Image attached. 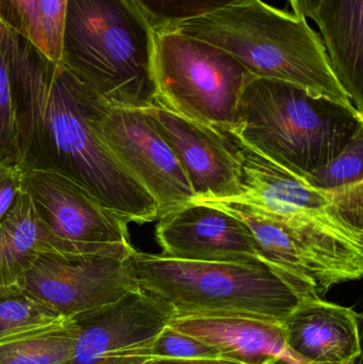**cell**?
Wrapping results in <instances>:
<instances>
[{
    "label": "cell",
    "mask_w": 363,
    "mask_h": 364,
    "mask_svg": "<svg viewBox=\"0 0 363 364\" xmlns=\"http://www.w3.org/2000/svg\"><path fill=\"white\" fill-rule=\"evenodd\" d=\"M0 38L10 70L19 170L63 175L126 222L157 220L155 199L94 132L92 119L104 102L1 23Z\"/></svg>",
    "instance_id": "1"
},
{
    "label": "cell",
    "mask_w": 363,
    "mask_h": 364,
    "mask_svg": "<svg viewBox=\"0 0 363 364\" xmlns=\"http://www.w3.org/2000/svg\"><path fill=\"white\" fill-rule=\"evenodd\" d=\"M300 181L336 159L363 132V114L293 83L254 77L228 128Z\"/></svg>",
    "instance_id": "2"
},
{
    "label": "cell",
    "mask_w": 363,
    "mask_h": 364,
    "mask_svg": "<svg viewBox=\"0 0 363 364\" xmlns=\"http://www.w3.org/2000/svg\"><path fill=\"white\" fill-rule=\"evenodd\" d=\"M155 30L132 0H67L60 65L112 108L157 106Z\"/></svg>",
    "instance_id": "3"
},
{
    "label": "cell",
    "mask_w": 363,
    "mask_h": 364,
    "mask_svg": "<svg viewBox=\"0 0 363 364\" xmlns=\"http://www.w3.org/2000/svg\"><path fill=\"white\" fill-rule=\"evenodd\" d=\"M166 30L223 49L254 77L293 83L353 106L335 76L321 36L296 13L262 0H244Z\"/></svg>",
    "instance_id": "4"
},
{
    "label": "cell",
    "mask_w": 363,
    "mask_h": 364,
    "mask_svg": "<svg viewBox=\"0 0 363 364\" xmlns=\"http://www.w3.org/2000/svg\"><path fill=\"white\" fill-rule=\"evenodd\" d=\"M138 289L175 316H246L283 324L300 297L264 263L197 262L134 250Z\"/></svg>",
    "instance_id": "5"
},
{
    "label": "cell",
    "mask_w": 363,
    "mask_h": 364,
    "mask_svg": "<svg viewBox=\"0 0 363 364\" xmlns=\"http://www.w3.org/2000/svg\"><path fill=\"white\" fill-rule=\"evenodd\" d=\"M193 203L213 205L240 218L255 237L260 261L300 299H323L335 286L362 277L363 245L239 199Z\"/></svg>",
    "instance_id": "6"
},
{
    "label": "cell",
    "mask_w": 363,
    "mask_h": 364,
    "mask_svg": "<svg viewBox=\"0 0 363 364\" xmlns=\"http://www.w3.org/2000/svg\"><path fill=\"white\" fill-rule=\"evenodd\" d=\"M158 104L196 123L232 128L253 75L232 55L173 30L155 31Z\"/></svg>",
    "instance_id": "7"
},
{
    "label": "cell",
    "mask_w": 363,
    "mask_h": 364,
    "mask_svg": "<svg viewBox=\"0 0 363 364\" xmlns=\"http://www.w3.org/2000/svg\"><path fill=\"white\" fill-rule=\"evenodd\" d=\"M219 129L239 164L242 193L236 199L363 245V182L334 190L313 188L247 146L228 128Z\"/></svg>",
    "instance_id": "8"
},
{
    "label": "cell",
    "mask_w": 363,
    "mask_h": 364,
    "mask_svg": "<svg viewBox=\"0 0 363 364\" xmlns=\"http://www.w3.org/2000/svg\"><path fill=\"white\" fill-rule=\"evenodd\" d=\"M92 125L111 155L155 199L158 220L193 203L187 174L146 109L112 108L104 102Z\"/></svg>",
    "instance_id": "9"
},
{
    "label": "cell",
    "mask_w": 363,
    "mask_h": 364,
    "mask_svg": "<svg viewBox=\"0 0 363 364\" xmlns=\"http://www.w3.org/2000/svg\"><path fill=\"white\" fill-rule=\"evenodd\" d=\"M129 257L40 254L17 287L65 318L114 303L136 290Z\"/></svg>",
    "instance_id": "10"
},
{
    "label": "cell",
    "mask_w": 363,
    "mask_h": 364,
    "mask_svg": "<svg viewBox=\"0 0 363 364\" xmlns=\"http://www.w3.org/2000/svg\"><path fill=\"white\" fill-rule=\"evenodd\" d=\"M174 318L172 310L140 289L75 316L78 336L72 364L146 361V348Z\"/></svg>",
    "instance_id": "11"
},
{
    "label": "cell",
    "mask_w": 363,
    "mask_h": 364,
    "mask_svg": "<svg viewBox=\"0 0 363 364\" xmlns=\"http://www.w3.org/2000/svg\"><path fill=\"white\" fill-rule=\"evenodd\" d=\"M21 191L45 226L62 239L87 245L130 244L129 223L63 175L21 172Z\"/></svg>",
    "instance_id": "12"
},
{
    "label": "cell",
    "mask_w": 363,
    "mask_h": 364,
    "mask_svg": "<svg viewBox=\"0 0 363 364\" xmlns=\"http://www.w3.org/2000/svg\"><path fill=\"white\" fill-rule=\"evenodd\" d=\"M156 239L162 256L177 260L262 263L249 227L205 203H192L159 218Z\"/></svg>",
    "instance_id": "13"
},
{
    "label": "cell",
    "mask_w": 363,
    "mask_h": 364,
    "mask_svg": "<svg viewBox=\"0 0 363 364\" xmlns=\"http://www.w3.org/2000/svg\"><path fill=\"white\" fill-rule=\"evenodd\" d=\"M146 110L178 157L194 200L240 196L238 161L221 129L190 121L160 105Z\"/></svg>",
    "instance_id": "14"
},
{
    "label": "cell",
    "mask_w": 363,
    "mask_h": 364,
    "mask_svg": "<svg viewBox=\"0 0 363 364\" xmlns=\"http://www.w3.org/2000/svg\"><path fill=\"white\" fill-rule=\"evenodd\" d=\"M360 316L353 308L324 301L300 299L283 321L289 350L310 364H356L362 356Z\"/></svg>",
    "instance_id": "15"
},
{
    "label": "cell",
    "mask_w": 363,
    "mask_h": 364,
    "mask_svg": "<svg viewBox=\"0 0 363 364\" xmlns=\"http://www.w3.org/2000/svg\"><path fill=\"white\" fill-rule=\"evenodd\" d=\"M134 250L131 244L87 245L58 237L45 226L30 197L21 191L0 220V289L17 287L40 254L129 257Z\"/></svg>",
    "instance_id": "16"
},
{
    "label": "cell",
    "mask_w": 363,
    "mask_h": 364,
    "mask_svg": "<svg viewBox=\"0 0 363 364\" xmlns=\"http://www.w3.org/2000/svg\"><path fill=\"white\" fill-rule=\"evenodd\" d=\"M168 325L213 346L221 358L234 363L266 364L278 358L310 364L289 350L278 323L246 316H175Z\"/></svg>",
    "instance_id": "17"
},
{
    "label": "cell",
    "mask_w": 363,
    "mask_h": 364,
    "mask_svg": "<svg viewBox=\"0 0 363 364\" xmlns=\"http://www.w3.org/2000/svg\"><path fill=\"white\" fill-rule=\"evenodd\" d=\"M313 21L337 80L363 114V0H320Z\"/></svg>",
    "instance_id": "18"
},
{
    "label": "cell",
    "mask_w": 363,
    "mask_h": 364,
    "mask_svg": "<svg viewBox=\"0 0 363 364\" xmlns=\"http://www.w3.org/2000/svg\"><path fill=\"white\" fill-rule=\"evenodd\" d=\"M70 320L51 311L18 287L0 289V348L57 331Z\"/></svg>",
    "instance_id": "19"
},
{
    "label": "cell",
    "mask_w": 363,
    "mask_h": 364,
    "mask_svg": "<svg viewBox=\"0 0 363 364\" xmlns=\"http://www.w3.org/2000/svg\"><path fill=\"white\" fill-rule=\"evenodd\" d=\"M78 328L74 318L45 335L0 348V364H72Z\"/></svg>",
    "instance_id": "20"
},
{
    "label": "cell",
    "mask_w": 363,
    "mask_h": 364,
    "mask_svg": "<svg viewBox=\"0 0 363 364\" xmlns=\"http://www.w3.org/2000/svg\"><path fill=\"white\" fill-rule=\"evenodd\" d=\"M155 31L212 14L244 0H132Z\"/></svg>",
    "instance_id": "21"
},
{
    "label": "cell",
    "mask_w": 363,
    "mask_h": 364,
    "mask_svg": "<svg viewBox=\"0 0 363 364\" xmlns=\"http://www.w3.org/2000/svg\"><path fill=\"white\" fill-rule=\"evenodd\" d=\"M363 132L330 164L310 173L304 179L307 186L334 190L363 182Z\"/></svg>",
    "instance_id": "22"
},
{
    "label": "cell",
    "mask_w": 363,
    "mask_h": 364,
    "mask_svg": "<svg viewBox=\"0 0 363 364\" xmlns=\"http://www.w3.org/2000/svg\"><path fill=\"white\" fill-rule=\"evenodd\" d=\"M144 355L148 359L221 358L217 348L197 338L180 333L170 325L155 338L145 350Z\"/></svg>",
    "instance_id": "23"
},
{
    "label": "cell",
    "mask_w": 363,
    "mask_h": 364,
    "mask_svg": "<svg viewBox=\"0 0 363 364\" xmlns=\"http://www.w3.org/2000/svg\"><path fill=\"white\" fill-rule=\"evenodd\" d=\"M16 121L6 51L0 38V164L16 166Z\"/></svg>",
    "instance_id": "24"
},
{
    "label": "cell",
    "mask_w": 363,
    "mask_h": 364,
    "mask_svg": "<svg viewBox=\"0 0 363 364\" xmlns=\"http://www.w3.org/2000/svg\"><path fill=\"white\" fill-rule=\"evenodd\" d=\"M0 23L31 41L45 53L38 0H0Z\"/></svg>",
    "instance_id": "25"
},
{
    "label": "cell",
    "mask_w": 363,
    "mask_h": 364,
    "mask_svg": "<svg viewBox=\"0 0 363 364\" xmlns=\"http://www.w3.org/2000/svg\"><path fill=\"white\" fill-rule=\"evenodd\" d=\"M67 0H38L45 55L60 64L61 38Z\"/></svg>",
    "instance_id": "26"
},
{
    "label": "cell",
    "mask_w": 363,
    "mask_h": 364,
    "mask_svg": "<svg viewBox=\"0 0 363 364\" xmlns=\"http://www.w3.org/2000/svg\"><path fill=\"white\" fill-rule=\"evenodd\" d=\"M21 191L18 166L0 164V220L8 213Z\"/></svg>",
    "instance_id": "27"
},
{
    "label": "cell",
    "mask_w": 363,
    "mask_h": 364,
    "mask_svg": "<svg viewBox=\"0 0 363 364\" xmlns=\"http://www.w3.org/2000/svg\"><path fill=\"white\" fill-rule=\"evenodd\" d=\"M142 364H240L224 358L170 359L151 358Z\"/></svg>",
    "instance_id": "28"
},
{
    "label": "cell",
    "mask_w": 363,
    "mask_h": 364,
    "mask_svg": "<svg viewBox=\"0 0 363 364\" xmlns=\"http://www.w3.org/2000/svg\"><path fill=\"white\" fill-rule=\"evenodd\" d=\"M293 13L305 17L315 18V13L319 8L320 0H290Z\"/></svg>",
    "instance_id": "29"
},
{
    "label": "cell",
    "mask_w": 363,
    "mask_h": 364,
    "mask_svg": "<svg viewBox=\"0 0 363 364\" xmlns=\"http://www.w3.org/2000/svg\"><path fill=\"white\" fill-rule=\"evenodd\" d=\"M266 364H291L287 363V361L283 360V359H274V360H271L270 363Z\"/></svg>",
    "instance_id": "30"
},
{
    "label": "cell",
    "mask_w": 363,
    "mask_h": 364,
    "mask_svg": "<svg viewBox=\"0 0 363 364\" xmlns=\"http://www.w3.org/2000/svg\"><path fill=\"white\" fill-rule=\"evenodd\" d=\"M143 363H145V361H132V363H125L119 364H142Z\"/></svg>",
    "instance_id": "31"
}]
</instances>
